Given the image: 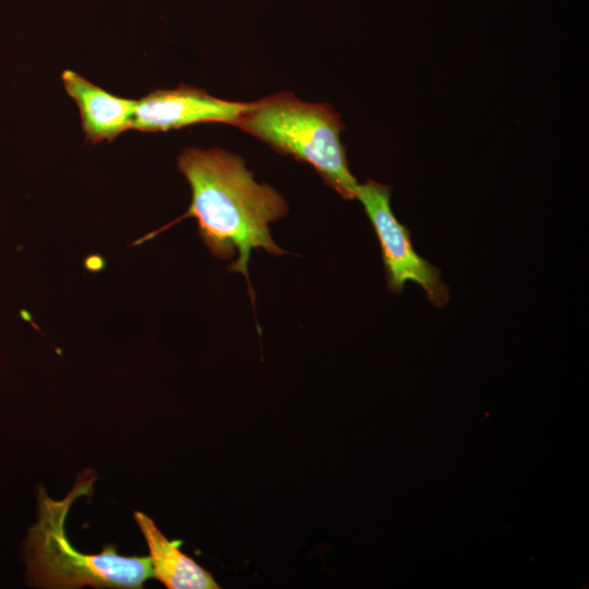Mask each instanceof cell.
<instances>
[{"label": "cell", "mask_w": 589, "mask_h": 589, "mask_svg": "<svg viewBox=\"0 0 589 589\" xmlns=\"http://www.w3.org/2000/svg\"><path fill=\"white\" fill-rule=\"evenodd\" d=\"M178 168L192 191L181 218L196 219L201 238L218 259L239 254L232 272L248 280L252 250L284 253L272 239L269 224L287 214V203L272 187L254 180L242 157L218 147H188L178 157Z\"/></svg>", "instance_id": "obj_1"}, {"label": "cell", "mask_w": 589, "mask_h": 589, "mask_svg": "<svg viewBox=\"0 0 589 589\" xmlns=\"http://www.w3.org/2000/svg\"><path fill=\"white\" fill-rule=\"evenodd\" d=\"M97 477L92 470L80 473L72 490L53 500L44 486L37 489V520L22 542L21 554L28 586L45 589L93 588L139 589L154 578L149 556H127L107 545L100 553L77 551L65 532L71 506L91 495Z\"/></svg>", "instance_id": "obj_2"}, {"label": "cell", "mask_w": 589, "mask_h": 589, "mask_svg": "<svg viewBox=\"0 0 589 589\" xmlns=\"http://www.w3.org/2000/svg\"><path fill=\"white\" fill-rule=\"evenodd\" d=\"M236 127L277 153L311 165L344 199L357 197L359 183L350 172L340 141L345 124L330 105L305 103L280 92L249 103Z\"/></svg>", "instance_id": "obj_3"}, {"label": "cell", "mask_w": 589, "mask_h": 589, "mask_svg": "<svg viewBox=\"0 0 589 589\" xmlns=\"http://www.w3.org/2000/svg\"><path fill=\"white\" fill-rule=\"evenodd\" d=\"M356 199L362 203L378 239L388 290L400 294L405 284L413 281L434 306H445L449 289L441 279V271L416 252L410 230L395 217L390 187L368 179L358 185Z\"/></svg>", "instance_id": "obj_4"}, {"label": "cell", "mask_w": 589, "mask_h": 589, "mask_svg": "<svg viewBox=\"0 0 589 589\" xmlns=\"http://www.w3.org/2000/svg\"><path fill=\"white\" fill-rule=\"evenodd\" d=\"M248 105L220 99L202 88L180 84L173 89L153 91L139 99L131 129L166 132L204 122L236 125Z\"/></svg>", "instance_id": "obj_5"}, {"label": "cell", "mask_w": 589, "mask_h": 589, "mask_svg": "<svg viewBox=\"0 0 589 589\" xmlns=\"http://www.w3.org/2000/svg\"><path fill=\"white\" fill-rule=\"evenodd\" d=\"M61 79L79 107L82 129L92 144L111 142L131 129L137 100L112 95L71 70L63 71Z\"/></svg>", "instance_id": "obj_6"}, {"label": "cell", "mask_w": 589, "mask_h": 589, "mask_svg": "<svg viewBox=\"0 0 589 589\" xmlns=\"http://www.w3.org/2000/svg\"><path fill=\"white\" fill-rule=\"evenodd\" d=\"M134 519L146 541L154 578L168 589H218L213 575L184 554L182 540H169L154 520L142 512Z\"/></svg>", "instance_id": "obj_7"}]
</instances>
